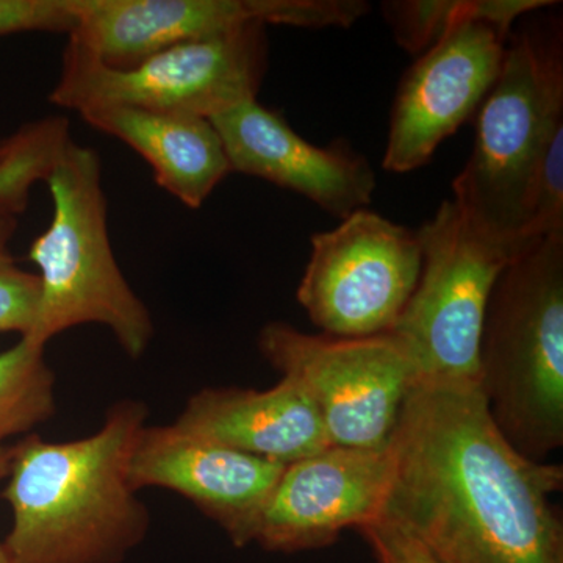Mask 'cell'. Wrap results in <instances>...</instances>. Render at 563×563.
I'll return each mask as SVG.
<instances>
[{"instance_id":"6da1fadb","label":"cell","mask_w":563,"mask_h":563,"mask_svg":"<svg viewBox=\"0 0 563 563\" xmlns=\"http://www.w3.org/2000/svg\"><path fill=\"white\" fill-rule=\"evenodd\" d=\"M384 518L440 563H563L551 496L563 468L525 457L496 428L479 384L420 380L390 439Z\"/></svg>"},{"instance_id":"7a4b0ae2","label":"cell","mask_w":563,"mask_h":563,"mask_svg":"<svg viewBox=\"0 0 563 563\" xmlns=\"http://www.w3.org/2000/svg\"><path fill=\"white\" fill-rule=\"evenodd\" d=\"M146 404L122 399L103 424L73 442L25 435L10 446L0 496L11 510L3 540L13 563H120L150 529L129 481Z\"/></svg>"},{"instance_id":"3957f363","label":"cell","mask_w":563,"mask_h":563,"mask_svg":"<svg viewBox=\"0 0 563 563\" xmlns=\"http://www.w3.org/2000/svg\"><path fill=\"white\" fill-rule=\"evenodd\" d=\"M496 428L536 462L563 446V232L521 252L496 280L479 346Z\"/></svg>"},{"instance_id":"277c9868","label":"cell","mask_w":563,"mask_h":563,"mask_svg":"<svg viewBox=\"0 0 563 563\" xmlns=\"http://www.w3.org/2000/svg\"><path fill=\"white\" fill-rule=\"evenodd\" d=\"M44 181L52 218L27 255L40 279L38 317L29 339L46 346L77 325L98 324L113 333L128 357L140 358L154 321L111 247L98 152L70 140Z\"/></svg>"},{"instance_id":"5b68a950","label":"cell","mask_w":563,"mask_h":563,"mask_svg":"<svg viewBox=\"0 0 563 563\" xmlns=\"http://www.w3.org/2000/svg\"><path fill=\"white\" fill-rule=\"evenodd\" d=\"M562 120L561 43L510 35L498 80L477 111L472 155L453 184V201L488 239L537 242L526 239L533 174Z\"/></svg>"},{"instance_id":"8992f818","label":"cell","mask_w":563,"mask_h":563,"mask_svg":"<svg viewBox=\"0 0 563 563\" xmlns=\"http://www.w3.org/2000/svg\"><path fill=\"white\" fill-rule=\"evenodd\" d=\"M417 233L420 280L391 333L406 346L420 380L479 384L481 336L493 288L504 268L536 242L488 239L453 199Z\"/></svg>"},{"instance_id":"52a82bcc","label":"cell","mask_w":563,"mask_h":563,"mask_svg":"<svg viewBox=\"0 0 563 563\" xmlns=\"http://www.w3.org/2000/svg\"><path fill=\"white\" fill-rule=\"evenodd\" d=\"M268 52L266 25L262 24L177 44L129 69L109 68L68 43L49 99L77 113L133 107L211 120L257 99Z\"/></svg>"},{"instance_id":"ba28073f","label":"cell","mask_w":563,"mask_h":563,"mask_svg":"<svg viewBox=\"0 0 563 563\" xmlns=\"http://www.w3.org/2000/svg\"><path fill=\"white\" fill-rule=\"evenodd\" d=\"M258 350L310 396L333 446L388 448L404 402L420 383L412 357L391 332L340 339L273 321L258 333Z\"/></svg>"},{"instance_id":"9c48e42d","label":"cell","mask_w":563,"mask_h":563,"mask_svg":"<svg viewBox=\"0 0 563 563\" xmlns=\"http://www.w3.org/2000/svg\"><path fill=\"white\" fill-rule=\"evenodd\" d=\"M418 233L368 209L313 235L296 298L325 335L363 339L393 331L420 280Z\"/></svg>"},{"instance_id":"30bf717a","label":"cell","mask_w":563,"mask_h":563,"mask_svg":"<svg viewBox=\"0 0 563 563\" xmlns=\"http://www.w3.org/2000/svg\"><path fill=\"white\" fill-rule=\"evenodd\" d=\"M68 43L113 69L158 52L250 25L351 27L368 13L362 0H73Z\"/></svg>"},{"instance_id":"8fae6325","label":"cell","mask_w":563,"mask_h":563,"mask_svg":"<svg viewBox=\"0 0 563 563\" xmlns=\"http://www.w3.org/2000/svg\"><path fill=\"white\" fill-rule=\"evenodd\" d=\"M512 31L461 22L407 70L396 92L384 168L404 174L431 161L443 140L472 120L501 73Z\"/></svg>"},{"instance_id":"7c38bea8","label":"cell","mask_w":563,"mask_h":563,"mask_svg":"<svg viewBox=\"0 0 563 563\" xmlns=\"http://www.w3.org/2000/svg\"><path fill=\"white\" fill-rule=\"evenodd\" d=\"M391 481L390 446L331 444L285 465L252 525L250 543L277 553L329 547L344 529L383 517Z\"/></svg>"},{"instance_id":"4fadbf2b","label":"cell","mask_w":563,"mask_h":563,"mask_svg":"<svg viewBox=\"0 0 563 563\" xmlns=\"http://www.w3.org/2000/svg\"><path fill=\"white\" fill-rule=\"evenodd\" d=\"M285 465L210 442L177 424L144 426L129 466L133 490L165 488L224 529L236 548L250 533Z\"/></svg>"},{"instance_id":"5bb4252c","label":"cell","mask_w":563,"mask_h":563,"mask_svg":"<svg viewBox=\"0 0 563 563\" xmlns=\"http://www.w3.org/2000/svg\"><path fill=\"white\" fill-rule=\"evenodd\" d=\"M210 121L220 133L232 173L298 192L342 220L372 202L376 176L365 157L346 144L314 146L257 99Z\"/></svg>"},{"instance_id":"9a60e30c","label":"cell","mask_w":563,"mask_h":563,"mask_svg":"<svg viewBox=\"0 0 563 563\" xmlns=\"http://www.w3.org/2000/svg\"><path fill=\"white\" fill-rule=\"evenodd\" d=\"M174 424L221 446L282 465L331 446L312 399L288 377L263 391L203 388L190 396Z\"/></svg>"},{"instance_id":"2e32d148","label":"cell","mask_w":563,"mask_h":563,"mask_svg":"<svg viewBox=\"0 0 563 563\" xmlns=\"http://www.w3.org/2000/svg\"><path fill=\"white\" fill-rule=\"evenodd\" d=\"M80 117L132 147L150 163L163 190L188 209H201L232 173L220 133L207 118L133 107H102Z\"/></svg>"},{"instance_id":"e0dca14e","label":"cell","mask_w":563,"mask_h":563,"mask_svg":"<svg viewBox=\"0 0 563 563\" xmlns=\"http://www.w3.org/2000/svg\"><path fill=\"white\" fill-rule=\"evenodd\" d=\"M555 2L548 0H390L383 3L385 21L396 43L409 54H422L444 33L468 20H484L512 31L514 22Z\"/></svg>"},{"instance_id":"ac0fdd59","label":"cell","mask_w":563,"mask_h":563,"mask_svg":"<svg viewBox=\"0 0 563 563\" xmlns=\"http://www.w3.org/2000/svg\"><path fill=\"white\" fill-rule=\"evenodd\" d=\"M44 350V344L21 336L0 352V446L10 437L31 433L57 410L55 374Z\"/></svg>"},{"instance_id":"d6986e66","label":"cell","mask_w":563,"mask_h":563,"mask_svg":"<svg viewBox=\"0 0 563 563\" xmlns=\"http://www.w3.org/2000/svg\"><path fill=\"white\" fill-rule=\"evenodd\" d=\"M27 206L0 202V335H31L40 307V279L18 265L10 243Z\"/></svg>"},{"instance_id":"ffe728a7","label":"cell","mask_w":563,"mask_h":563,"mask_svg":"<svg viewBox=\"0 0 563 563\" xmlns=\"http://www.w3.org/2000/svg\"><path fill=\"white\" fill-rule=\"evenodd\" d=\"M563 232V120L551 129L533 174L526 239Z\"/></svg>"},{"instance_id":"44dd1931","label":"cell","mask_w":563,"mask_h":563,"mask_svg":"<svg viewBox=\"0 0 563 563\" xmlns=\"http://www.w3.org/2000/svg\"><path fill=\"white\" fill-rule=\"evenodd\" d=\"M74 27L73 0H0V36L27 32L69 35Z\"/></svg>"},{"instance_id":"7402d4cb","label":"cell","mask_w":563,"mask_h":563,"mask_svg":"<svg viewBox=\"0 0 563 563\" xmlns=\"http://www.w3.org/2000/svg\"><path fill=\"white\" fill-rule=\"evenodd\" d=\"M372 547L377 563H440L412 533L388 518L357 529Z\"/></svg>"},{"instance_id":"603a6c76","label":"cell","mask_w":563,"mask_h":563,"mask_svg":"<svg viewBox=\"0 0 563 563\" xmlns=\"http://www.w3.org/2000/svg\"><path fill=\"white\" fill-rule=\"evenodd\" d=\"M9 465L10 446H5V444H3V446H0V483H2V481L5 479L7 474H9ZM0 563H13L3 542H0Z\"/></svg>"},{"instance_id":"cb8c5ba5","label":"cell","mask_w":563,"mask_h":563,"mask_svg":"<svg viewBox=\"0 0 563 563\" xmlns=\"http://www.w3.org/2000/svg\"><path fill=\"white\" fill-rule=\"evenodd\" d=\"M11 147V136L9 139L0 140V158L9 152Z\"/></svg>"}]
</instances>
